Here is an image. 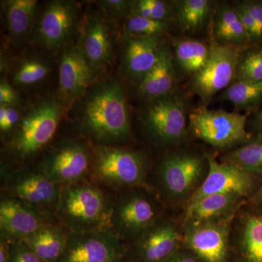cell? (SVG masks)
I'll return each mask as SVG.
<instances>
[{
  "label": "cell",
  "instance_id": "4316f807",
  "mask_svg": "<svg viewBox=\"0 0 262 262\" xmlns=\"http://www.w3.org/2000/svg\"><path fill=\"white\" fill-rule=\"evenodd\" d=\"M177 63L184 72L195 74L203 70L210 56V46L193 39H184L175 45Z\"/></svg>",
  "mask_w": 262,
  "mask_h": 262
},
{
  "label": "cell",
  "instance_id": "d4e9b609",
  "mask_svg": "<svg viewBox=\"0 0 262 262\" xmlns=\"http://www.w3.org/2000/svg\"><path fill=\"white\" fill-rule=\"evenodd\" d=\"M239 196L215 194L203 196L188 206L187 223H203L225 218L235 206Z\"/></svg>",
  "mask_w": 262,
  "mask_h": 262
},
{
  "label": "cell",
  "instance_id": "d6a6232c",
  "mask_svg": "<svg viewBox=\"0 0 262 262\" xmlns=\"http://www.w3.org/2000/svg\"><path fill=\"white\" fill-rule=\"evenodd\" d=\"M168 28L166 22L141 18L134 14L126 18L125 23V34L135 37H160Z\"/></svg>",
  "mask_w": 262,
  "mask_h": 262
},
{
  "label": "cell",
  "instance_id": "8fae6325",
  "mask_svg": "<svg viewBox=\"0 0 262 262\" xmlns=\"http://www.w3.org/2000/svg\"><path fill=\"white\" fill-rule=\"evenodd\" d=\"M92 155L82 141H62L52 147L40 167L48 178L63 186L82 182L91 167Z\"/></svg>",
  "mask_w": 262,
  "mask_h": 262
},
{
  "label": "cell",
  "instance_id": "5bb4252c",
  "mask_svg": "<svg viewBox=\"0 0 262 262\" xmlns=\"http://www.w3.org/2000/svg\"><path fill=\"white\" fill-rule=\"evenodd\" d=\"M229 226L227 219L187 223L184 243L201 262H227Z\"/></svg>",
  "mask_w": 262,
  "mask_h": 262
},
{
  "label": "cell",
  "instance_id": "74e56055",
  "mask_svg": "<svg viewBox=\"0 0 262 262\" xmlns=\"http://www.w3.org/2000/svg\"><path fill=\"white\" fill-rule=\"evenodd\" d=\"M20 98L15 89L8 81L2 80L0 83V104L1 106H18Z\"/></svg>",
  "mask_w": 262,
  "mask_h": 262
},
{
  "label": "cell",
  "instance_id": "7bdbcfd3",
  "mask_svg": "<svg viewBox=\"0 0 262 262\" xmlns=\"http://www.w3.org/2000/svg\"><path fill=\"white\" fill-rule=\"evenodd\" d=\"M10 244L6 239L0 237V262H10Z\"/></svg>",
  "mask_w": 262,
  "mask_h": 262
},
{
  "label": "cell",
  "instance_id": "f6af8a7d",
  "mask_svg": "<svg viewBox=\"0 0 262 262\" xmlns=\"http://www.w3.org/2000/svg\"><path fill=\"white\" fill-rule=\"evenodd\" d=\"M258 202L262 205V188L261 191H260L259 193L258 194Z\"/></svg>",
  "mask_w": 262,
  "mask_h": 262
},
{
  "label": "cell",
  "instance_id": "7a4b0ae2",
  "mask_svg": "<svg viewBox=\"0 0 262 262\" xmlns=\"http://www.w3.org/2000/svg\"><path fill=\"white\" fill-rule=\"evenodd\" d=\"M113 200L97 186L82 182L62 186L56 217L72 233L110 228Z\"/></svg>",
  "mask_w": 262,
  "mask_h": 262
},
{
  "label": "cell",
  "instance_id": "484cf974",
  "mask_svg": "<svg viewBox=\"0 0 262 262\" xmlns=\"http://www.w3.org/2000/svg\"><path fill=\"white\" fill-rule=\"evenodd\" d=\"M51 73V67L42 56L30 55L18 60L11 69V80L14 85L33 87L42 83Z\"/></svg>",
  "mask_w": 262,
  "mask_h": 262
},
{
  "label": "cell",
  "instance_id": "f1b7e54d",
  "mask_svg": "<svg viewBox=\"0 0 262 262\" xmlns=\"http://www.w3.org/2000/svg\"><path fill=\"white\" fill-rule=\"evenodd\" d=\"M220 96L241 110L256 107L262 102V82L234 81Z\"/></svg>",
  "mask_w": 262,
  "mask_h": 262
},
{
  "label": "cell",
  "instance_id": "30bf717a",
  "mask_svg": "<svg viewBox=\"0 0 262 262\" xmlns=\"http://www.w3.org/2000/svg\"><path fill=\"white\" fill-rule=\"evenodd\" d=\"M125 256L122 239L110 228L69 234L59 262H121Z\"/></svg>",
  "mask_w": 262,
  "mask_h": 262
},
{
  "label": "cell",
  "instance_id": "e575fe53",
  "mask_svg": "<svg viewBox=\"0 0 262 262\" xmlns=\"http://www.w3.org/2000/svg\"><path fill=\"white\" fill-rule=\"evenodd\" d=\"M22 115L17 106H1L0 130L4 136H13Z\"/></svg>",
  "mask_w": 262,
  "mask_h": 262
},
{
  "label": "cell",
  "instance_id": "44dd1931",
  "mask_svg": "<svg viewBox=\"0 0 262 262\" xmlns=\"http://www.w3.org/2000/svg\"><path fill=\"white\" fill-rule=\"evenodd\" d=\"M177 77L172 63V55L166 46H161L159 59L152 70L138 86L137 92L150 101L171 94Z\"/></svg>",
  "mask_w": 262,
  "mask_h": 262
},
{
  "label": "cell",
  "instance_id": "4fadbf2b",
  "mask_svg": "<svg viewBox=\"0 0 262 262\" xmlns=\"http://www.w3.org/2000/svg\"><path fill=\"white\" fill-rule=\"evenodd\" d=\"M206 170L202 157L191 153H177L164 158L159 168L160 184L173 198L187 196L196 187Z\"/></svg>",
  "mask_w": 262,
  "mask_h": 262
},
{
  "label": "cell",
  "instance_id": "60d3db41",
  "mask_svg": "<svg viewBox=\"0 0 262 262\" xmlns=\"http://www.w3.org/2000/svg\"><path fill=\"white\" fill-rule=\"evenodd\" d=\"M131 14L138 15L141 18L153 19L148 0H139V1L134 2Z\"/></svg>",
  "mask_w": 262,
  "mask_h": 262
},
{
  "label": "cell",
  "instance_id": "52a82bcc",
  "mask_svg": "<svg viewBox=\"0 0 262 262\" xmlns=\"http://www.w3.org/2000/svg\"><path fill=\"white\" fill-rule=\"evenodd\" d=\"M189 127L196 137L218 148L243 142L248 136L246 116L222 110L196 108L189 115Z\"/></svg>",
  "mask_w": 262,
  "mask_h": 262
},
{
  "label": "cell",
  "instance_id": "8d00e7d4",
  "mask_svg": "<svg viewBox=\"0 0 262 262\" xmlns=\"http://www.w3.org/2000/svg\"><path fill=\"white\" fill-rule=\"evenodd\" d=\"M234 8L238 13L239 18H241V21L244 24L251 42H260L261 40H260L259 34H258L257 26H256V22H255L252 15L250 14L249 12L241 5V3H237Z\"/></svg>",
  "mask_w": 262,
  "mask_h": 262
},
{
  "label": "cell",
  "instance_id": "ee69618b",
  "mask_svg": "<svg viewBox=\"0 0 262 262\" xmlns=\"http://www.w3.org/2000/svg\"><path fill=\"white\" fill-rule=\"evenodd\" d=\"M256 127H257L258 132L261 136L262 139V108L258 113L257 117L256 118Z\"/></svg>",
  "mask_w": 262,
  "mask_h": 262
},
{
  "label": "cell",
  "instance_id": "83f0119b",
  "mask_svg": "<svg viewBox=\"0 0 262 262\" xmlns=\"http://www.w3.org/2000/svg\"><path fill=\"white\" fill-rule=\"evenodd\" d=\"M178 22L183 30L194 32L204 26L212 10L208 0H182L176 2Z\"/></svg>",
  "mask_w": 262,
  "mask_h": 262
},
{
  "label": "cell",
  "instance_id": "ac0fdd59",
  "mask_svg": "<svg viewBox=\"0 0 262 262\" xmlns=\"http://www.w3.org/2000/svg\"><path fill=\"white\" fill-rule=\"evenodd\" d=\"M95 74L79 46L65 48L60 58L58 72L61 99L72 101L83 96Z\"/></svg>",
  "mask_w": 262,
  "mask_h": 262
},
{
  "label": "cell",
  "instance_id": "4dcf8cb0",
  "mask_svg": "<svg viewBox=\"0 0 262 262\" xmlns=\"http://www.w3.org/2000/svg\"><path fill=\"white\" fill-rule=\"evenodd\" d=\"M227 160L247 173L262 172V139L231 151Z\"/></svg>",
  "mask_w": 262,
  "mask_h": 262
},
{
  "label": "cell",
  "instance_id": "f35d334b",
  "mask_svg": "<svg viewBox=\"0 0 262 262\" xmlns=\"http://www.w3.org/2000/svg\"><path fill=\"white\" fill-rule=\"evenodd\" d=\"M151 8L152 18L165 22L170 15V8L168 3L160 0H148Z\"/></svg>",
  "mask_w": 262,
  "mask_h": 262
},
{
  "label": "cell",
  "instance_id": "d590c367",
  "mask_svg": "<svg viewBox=\"0 0 262 262\" xmlns=\"http://www.w3.org/2000/svg\"><path fill=\"white\" fill-rule=\"evenodd\" d=\"M10 262H43L24 241L10 244Z\"/></svg>",
  "mask_w": 262,
  "mask_h": 262
},
{
  "label": "cell",
  "instance_id": "7c38bea8",
  "mask_svg": "<svg viewBox=\"0 0 262 262\" xmlns=\"http://www.w3.org/2000/svg\"><path fill=\"white\" fill-rule=\"evenodd\" d=\"M144 126L160 143L177 142L187 133V108L179 96L170 94L150 101L144 112Z\"/></svg>",
  "mask_w": 262,
  "mask_h": 262
},
{
  "label": "cell",
  "instance_id": "3957f363",
  "mask_svg": "<svg viewBox=\"0 0 262 262\" xmlns=\"http://www.w3.org/2000/svg\"><path fill=\"white\" fill-rule=\"evenodd\" d=\"M63 110L61 98H45L33 105L22 115L10 139L11 152L27 159L43 149L56 134Z\"/></svg>",
  "mask_w": 262,
  "mask_h": 262
},
{
  "label": "cell",
  "instance_id": "ba28073f",
  "mask_svg": "<svg viewBox=\"0 0 262 262\" xmlns=\"http://www.w3.org/2000/svg\"><path fill=\"white\" fill-rule=\"evenodd\" d=\"M62 186L51 180L42 168L23 169L8 176L5 191L45 214H55Z\"/></svg>",
  "mask_w": 262,
  "mask_h": 262
},
{
  "label": "cell",
  "instance_id": "277c9868",
  "mask_svg": "<svg viewBox=\"0 0 262 262\" xmlns=\"http://www.w3.org/2000/svg\"><path fill=\"white\" fill-rule=\"evenodd\" d=\"M91 170L98 182L113 189H128L144 182L146 160L139 151L97 144L92 153Z\"/></svg>",
  "mask_w": 262,
  "mask_h": 262
},
{
  "label": "cell",
  "instance_id": "603a6c76",
  "mask_svg": "<svg viewBox=\"0 0 262 262\" xmlns=\"http://www.w3.org/2000/svg\"><path fill=\"white\" fill-rule=\"evenodd\" d=\"M70 232L62 226L50 224L24 241L43 262H59L67 248Z\"/></svg>",
  "mask_w": 262,
  "mask_h": 262
},
{
  "label": "cell",
  "instance_id": "9a60e30c",
  "mask_svg": "<svg viewBox=\"0 0 262 262\" xmlns=\"http://www.w3.org/2000/svg\"><path fill=\"white\" fill-rule=\"evenodd\" d=\"M52 215L45 214L23 202L4 196L0 202V237L18 242L52 224Z\"/></svg>",
  "mask_w": 262,
  "mask_h": 262
},
{
  "label": "cell",
  "instance_id": "6da1fadb",
  "mask_svg": "<svg viewBox=\"0 0 262 262\" xmlns=\"http://www.w3.org/2000/svg\"><path fill=\"white\" fill-rule=\"evenodd\" d=\"M81 124L98 145L113 146L125 141L130 125L125 88L117 81L98 84L86 97Z\"/></svg>",
  "mask_w": 262,
  "mask_h": 262
},
{
  "label": "cell",
  "instance_id": "7402d4cb",
  "mask_svg": "<svg viewBox=\"0 0 262 262\" xmlns=\"http://www.w3.org/2000/svg\"><path fill=\"white\" fill-rule=\"evenodd\" d=\"M6 17L9 37L20 44L30 35L37 19L36 0H6L2 2Z\"/></svg>",
  "mask_w": 262,
  "mask_h": 262
},
{
  "label": "cell",
  "instance_id": "f546056e",
  "mask_svg": "<svg viewBox=\"0 0 262 262\" xmlns=\"http://www.w3.org/2000/svg\"><path fill=\"white\" fill-rule=\"evenodd\" d=\"M241 241L244 262H262V216L253 215L245 222Z\"/></svg>",
  "mask_w": 262,
  "mask_h": 262
},
{
  "label": "cell",
  "instance_id": "9c48e42d",
  "mask_svg": "<svg viewBox=\"0 0 262 262\" xmlns=\"http://www.w3.org/2000/svg\"><path fill=\"white\" fill-rule=\"evenodd\" d=\"M209 46L208 62L192 80L194 92L206 102L235 80L239 53L244 48L220 44L212 37Z\"/></svg>",
  "mask_w": 262,
  "mask_h": 262
},
{
  "label": "cell",
  "instance_id": "5b68a950",
  "mask_svg": "<svg viewBox=\"0 0 262 262\" xmlns=\"http://www.w3.org/2000/svg\"><path fill=\"white\" fill-rule=\"evenodd\" d=\"M154 198L136 188L125 189L113 200L110 228L122 239H137L159 218Z\"/></svg>",
  "mask_w": 262,
  "mask_h": 262
},
{
  "label": "cell",
  "instance_id": "cb8c5ba5",
  "mask_svg": "<svg viewBox=\"0 0 262 262\" xmlns=\"http://www.w3.org/2000/svg\"><path fill=\"white\" fill-rule=\"evenodd\" d=\"M213 24V39L220 44L244 48L251 43L235 8L222 3L217 8Z\"/></svg>",
  "mask_w": 262,
  "mask_h": 262
},
{
  "label": "cell",
  "instance_id": "b9f144b4",
  "mask_svg": "<svg viewBox=\"0 0 262 262\" xmlns=\"http://www.w3.org/2000/svg\"><path fill=\"white\" fill-rule=\"evenodd\" d=\"M164 262H201L192 253L179 251L174 253Z\"/></svg>",
  "mask_w": 262,
  "mask_h": 262
},
{
  "label": "cell",
  "instance_id": "d6986e66",
  "mask_svg": "<svg viewBox=\"0 0 262 262\" xmlns=\"http://www.w3.org/2000/svg\"><path fill=\"white\" fill-rule=\"evenodd\" d=\"M182 239L173 223L158 221L136 239V257L140 262H164L179 251Z\"/></svg>",
  "mask_w": 262,
  "mask_h": 262
},
{
  "label": "cell",
  "instance_id": "e0dca14e",
  "mask_svg": "<svg viewBox=\"0 0 262 262\" xmlns=\"http://www.w3.org/2000/svg\"><path fill=\"white\" fill-rule=\"evenodd\" d=\"M81 29L79 47L94 72H101L111 64L114 56V37L106 18L91 14Z\"/></svg>",
  "mask_w": 262,
  "mask_h": 262
},
{
  "label": "cell",
  "instance_id": "2e32d148",
  "mask_svg": "<svg viewBox=\"0 0 262 262\" xmlns=\"http://www.w3.org/2000/svg\"><path fill=\"white\" fill-rule=\"evenodd\" d=\"M207 159L208 174L193 193L189 204L210 194H229L242 196L251 190L252 182L249 173L231 163H217L212 157Z\"/></svg>",
  "mask_w": 262,
  "mask_h": 262
},
{
  "label": "cell",
  "instance_id": "836d02e7",
  "mask_svg": "<svg viewBox=\"0 0 262 262\" xmlns=\"http://www.w3.org/2000/svg\"><path fill=\"white\" fill-rule=\"evenodd\" d=\"M98 5L108 18L114 20L127 18L132 13L134 2L125 0H103Z\"/></svg>",
  "mask_w": 262,
  "mask_h": 262
},
{
  "label": "cell",
  "instance_id": "ffe728a7",
  "mask_svg": "<svg viewBox=\"0 0 262 262\" xmlns=\"http://www.w3.org/2000/svg\"><path fill=\"white\" fill-rule=\"evenodd\" d=\"M122 65L131 80L140 82L159 59L160 37H135L125 34Z\"/></svg>",
  "mask_w": 262,
  "mask_h": 262
},
{
  "label": "cell",
  "instance_id": "ab89813d",
  "mask_svg": "<svg viewBox=\"0 0 262 262\" xmlns=\"http://www.w3.org/2000/svg\"><path fill=\"white\" fill-rule=\"evenodd\" d=\"M241 5L252 15L258 30L260 40L262 39V1H243Z\"/></svg>",
  "mask_w": 262,
  "mask_h": 262
},
{
  "label": "cell",
  "instance_id": "8992f818",
  "mask_svg": "<svg viewBox=\"0 0 262 262\" xmlns=\"http://www.w3.org/2000/svg\"><path fill=\"white\" fill-rule=\"evenodd\" d=\"M80 8L75 2H50L37 17L34 29V41L48 51L64 49L80 27Z\"/></svg>",
  "mask_w": 262,
  "mask_h": 262
},
{
  "label": "cell",
  "instance_id": "1f68e13d",
  "mask_svg": "<svg viewBox=\"0 0 262 262\" xmlns=\"http://www.w3.org/2000/svg\"><path fill=\"white\" fill-rule=\"evenodd\" d=\"M235 80L262 82V47L242 50L237 62Z\"/></svg>",
  "mask_w": 262,
  "mask_h": 262
}]
</instances>
